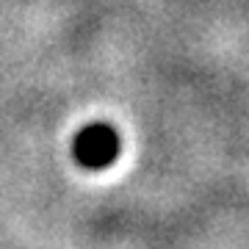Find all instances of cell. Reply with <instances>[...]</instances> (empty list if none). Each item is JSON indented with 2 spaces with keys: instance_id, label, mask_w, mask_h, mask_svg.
Returning a JSON list of instances; mask_svg holds the SVG:
<instances>
[{
  "instance_id": "1",
  "label": "cell",
  "mask_w": 249,
  "mask_h": 249,
  "mask_svg": "<svg viewBox=\"0 0 249 249\" xmlns=\"http://www.w3.org/2000/svg\"><path fill=\"white\" fill-rule=\"evenodd\" d=\"M72 155L86 169H106L119 158V133L106 122L86 124L72 142Z\"/></svg>"
}]
</instances>
